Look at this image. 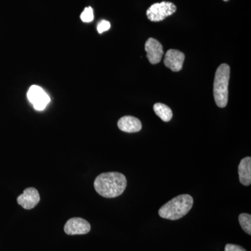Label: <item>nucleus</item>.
<instances>
[{
    "label": "nucleus",
    "mask_w": 251,
    "mask_h": 251,
    "mask_svg": "<svg viewBox=\"0 0 251 251\" xmlns=\"http://www.w3.org/2000/svg\"><path fill=\"white\" fill-rule=\"evenodd\" d=\"M96 191L104 198L118 197L124 193L127 186V180L123 174L117 172L99 175L94 183Z\"/></svg>",
    "instance_id": "obj_1"
},
{
    "label": "nucleus",
    "mask_w": 251,
    "mask_h": 251,
    "mask_svg": "<svg viewBox=\"0 0 251 251\" xmlns=\"http://www.w3.org/2000/svg\"><path fill=\"white\" fill-rule=\"evenodd\" d=\"M193 204L192 196L188 194L180 195L161 206L158 210V214L163 219L175 221L186 216L191 210Z\"/></svg>",
    "instance_id": "obj_2"
},
{
    "label": "nucleus",
    "mask_w": 251,
    "mask_h": 251,
    "mask_svg": "<svg viewBox=\"0 0 251 251\" xmlns=\"http://www.w3.org/2000/svg\"><path fill=\"white\" fill-rule=\"evenodd\" d=\"M230 68L226 64L220 65L216 70L214 82V97L216 105L225 108L228 101V85Z\"/></svg>",
    "instance_id": "obj_3"
},
{
    "label": "nucleus",
    "mask_w": 251,
    "mask_h": 251,
    "mask_svg": "<svg viewBox=\"0 0 251 251\" xmlns=\"http://www.w3.org/2000/svg\"><path fill=\"white\" fill-rule=\"evenodd\" d=\"M176 6L169 1H162L151 5L147 11V16L151 22H160L176 12Z\"/></svg>",
    "instance_id": "obj_4"
},
{
    "label": "nucleus",
    "mask_w": 251,
    "mask_h": 251,
    "mask_svg": "<svg viewBox=\"0 0 251 251\" xmlns=\"http://www.w3.org/2000/svg\"><path fill=\"white\" fill-rule=\"evenodd\" d=\"M27 98L36 110L41 111L46 108L50 98L45 91L37 85H32L27 92Z\"/></svg>",
    "instance_id": "obj_5"
},
{
    "label": "nucleus",
    "mask_w": 251,
    "mask_h": 251,
    "mask_svg": "<svg viewBox=\"0 0 251 251\" xmlns=\"http://www.w3.org/2000/svg\"><path fill=\"white\" fill-rule=\"evenodd\" d=\"M90 229V223L82 218H72L64 226V232L69 235L87 234Z\"/></svg>",
    "instance_id": "obj_6"
},
{
    "label": "nucleus",
    "mask_w": 251,
    "mask_h": 251,
    "mask_svg": "<svg viewBox=\"0 0 251 251\" xmlns=\"http://www.w3.org/2000/svg\"><path fill=\"white\" fill-rule=\"evenodd\" d=\"M39 202L40 196L39 191L35 188H26L17 198L18 204L25 209H33Z\"/></svg>",
    "instance_id": "obj_7"
},
{
    "label": "nucleus",
    "mask_w": 251,
    "mask_h": 251,
    "mask_svg": "<svg viewBox=\"0 0 251 251\" xmlns=\"http://www.w3.org/2000/svg\"><path fill=\"white\" fill-rule=\"evenodd\" d=\"M145 51L147 52V57L152 64H156L161 62L162 57L164 54L161 43L153 38H150L145 43Z\"/></svg>",
    "instance_id": "obj_8"
},
{
    "label": "nucleus",
    "mask_w": 251,
    "mask_h": 251,
    "mask_svg": "<svg viewBox=\"0 0 251 251\" xmlns=\"http://www.w3.org/2000/svg\"><path fill=\"white\" fill-rule=\"evenodd\" d=\"M185 59L184 54L178 50L170 49L165 55L164 64L173 72H178L182 69Z\"/></svg>",
    "instance_id": "obj_9"
},
{
    "label": "nucleus",
    "mask_w": 251,
    "mask_h": 251,
    "mask_svg": "<svg viewBox=\"0 0 251 251\" xmlns=\"http://www.w3.org/2000/svg\"><path fill=\"white\" fill-rule=\"evenodd\" d=\"M119 128L126 133H136L142 129L141 122L133 116L122 117L117 123Z\"/></svg>",
    "instance_id": "obj_10"
},
{
    "label": "nucleus",
    "mask_w": 251,
    "mask_h": 251,
    "mask_svg": "<svg viewBox=\"0 0 251 251\" xmlns=\"http://www.w3.org/2000/svg\"><path fill=\"white\" fill-rule=\"evenodd\" d=\"M239 181L244 186H249L251 184V158L246 157L243 158L238 168Z\"/></svg>",
    "instance_id": "obj_11"
},
{
    "label": "nucleus",
    "mask_w": 251,
    "mask_h": 251,
    "mask_svg": "<svg viewBox=\"0 0 251 251\" xmlns=\"http://www.w3.org/2000/svg\"><path fill=\"white\" fill-rule=\"evenodd\" d=\"M153 110L157 116L159 117L163 122H170L173 118V112L171 109L165 104L161 103L154 104Z\"/></svg>",
    "instance_id": "obj_12"
},
{
    "label": "nucleus",
    "mask_w": 251,
    "mask_h": 251,
    "mask_svg": "<svg viewBox=\"0 0 251 251\" xmlns=\"http://www.w3.org/2000/svg\"><path fill=\"white\" fill-rule=\"evenodd\" d=\"M239 224L249 235L251 234V216L249 214H241L239 216Z\"/></svg>",
    "instance_id": "obj_13"
},
{
    "label": "nucleus",
    "mask_w": 251,
    "mask_h": 251,
    "mask_svg": "<svg viewBox=\"0 0 251 251\" xmlns=\"http://www.w3.org/2000/svg\"><path fill=\"white\" fill-rule=\"evenodd\" d=\"M81 20L85 23L92 22L94 20V11L91 6L85 8L83 12L81 14L80 16Z\"/></svg>",
    "instance_id": "obj_14"
},
{
    "label": "nucleus",
    "mask_w": 251,
    "mask_h": 251,
    "mask_svg": "<svg viewBox=\"0 0 251 251\" xmlns=\"http://www.w3.org/2000/svg\"><path fill=\"white\" fill-rule=\"evenodd\" d=\"M110 28V23L107 21H101L97 25V30L100 34H102L104 31H108Z\"/></svg>",
    "instance_id": "obj_15"
},
{
    "label": "nucleus",
    "mask_w": 251,
    "mask_h": 251,
    "mask_svg": "<svg viewBox=\"0 0 251 251\" xmlns=\"http://www.w3.org/2000/svg\"><path fill=\"white\" fill-rule=\"evenodd\" d=\"M225 251H247L241 246L235 244H227L225 247Z\"/></svg>",
    "instance_id": "obj_16"
},
{
    "label": "nucleus",
    "mask_w": 251,
    "mask_h": 251,
    "mask_svg": "<svg viewBox=\"0 0 251 251\" xmlns=\"http://www.w3.org/2000/svg\"><path fill=\"white\" fill-rule=\"evenodd\" d=\"M224 1H229V0H224Z\"/></svg>",
    "instance_id": "obj_17"
}]
</instances>
